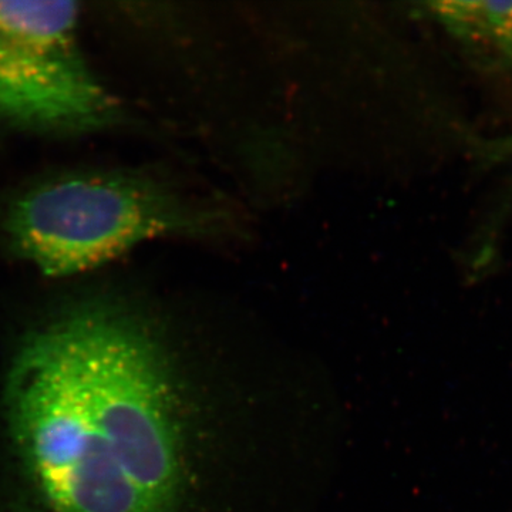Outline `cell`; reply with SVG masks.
I'll return each mask as SVG.
<instances>
[{
  "instance_id": "obj_4",
  "label": "cell",
  "mask_w": 512,
  "mask_h": 512,
  "mask_svg": "<svg viewBox=\"0 0 512 512\" xmlns=\"http://www.w3.org/2000/svg\"><path fill=\"white\" fill-rule=\"evenodd\" d=\"M77 22L76 2H0V121L82 134L120 120L116 97L84 59Z\"/></svg>"
},
{
  "instance_id": "obj_1",
  "label": "cell",
  "mask_w": 512,
  "mask_h": 512,
  "mask_svg": "<svg viewBox=\"0 0 512 512\" xmlns=\"http://www.w3.org/2000/svg\"><path fill=\"white\" fill-rule=\"evenodd\" d=\"M64 312L111 456L154 511L180 512L187 490L183 413L153 323L113 299H87Z\"/></svg>"
},
{
  "instance_id": "obj_2",
  "label": "cell",
  "mask_w": 512,
  "mask_h": 512,
  "mask_svg": "<svg viewBox=\"0 0 512 512\" xmlns=\"http://www.w3.org/2000/svg\"><path fill=\"white\" fill-rule=\"evenodd\" d=\"M12 439L52 512H156L121 473L94 423L66 312L30 333L6 384Z\"/></svg>"
},
{
  "instance_id": "obj_5",
  "label": "cell",
  "mask_w": 512,
  "mask_h": 512,
  "mask_svg": "<svg viewBox=\"0 0 512 512\" xmlns=\"http://www.w3.org/2000/svg\"><path fill=\"white\" fill-rule=\"evenodd\" d=\"M467 55L490 67H512V2L444 0L424 5Z\"/></svg>"
},
{
  "instance_id": "obj_3",
  "label": "cell",
  "mask_w": 512,
  "mask_h": 512,
  "mask_svg": "<svg viewBox=\"0 0 512 512\" xmlns=\"http://www.w3.org/2000/svg\"><path fill=\"white\" fill-rule=\"evenodd\" d=\"M225 228L215 205L137 173L47 181L16 198L5 220L13 251L50 278L92 271L148 239L215 237Z\"/></svg>"
}]
</instances>
